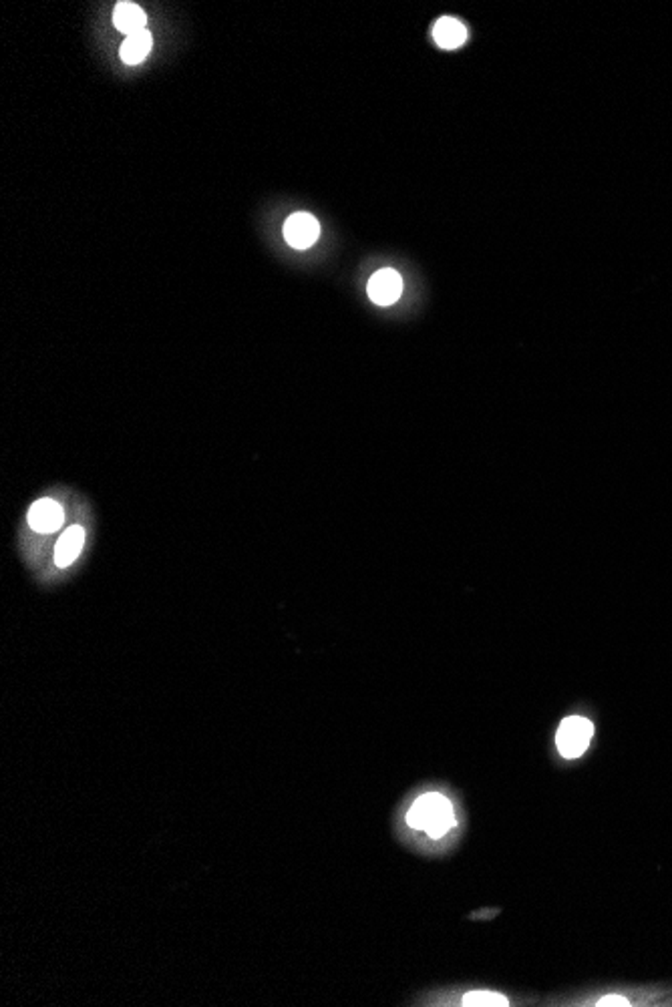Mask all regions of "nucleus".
<instances>
[{
    "instance_id": "f257e3e1",
    "label": "nucleus",
    "mask_w": 672,
    "mask_h": 1007,
    "mask_svg": "<svg viewBox=\"0 0 672 1007\" xmlns=\"http://www.w3.org/2000/svg\"><path fill=\"white\" fill-rule=\"evenodd\" d=\"M407 822L411 829L425 830L431 838H441L455 827L453 806L445 797L437 795V792L423 795L411 806V811L407 813Z\"/></svg>"
},
{
    "instance_id": "f03ea898",
    "label": "nucleus",
    "mask_w": 672,
    "mask_h": 1007,
    "mask_svg": "<svg viewBox=\"0 0 672 1007\" xmlns=\"http://www.w3.org/2000/svg\"><path fill=\"white\" fill-rule=\"evenodd\" d=\"M592 736H594V726L588 718L584 716H568L558 728L556 744L560 755L568 760L580 758L584 752L588 750Z\"/></svg>"
},
{
    "instance_id": "7ed1b4c3",
    "label": "nucleus",
    "mask_w": 672,
    "mask_h": 1007,
    "mask_svg": "<svg viewBox=\"0 0 672 1007\" xmlns=\"http://www.w3.org/2000/svg\"><path fill=\"white\" fill-rule=\"evenodd\" d=\"M369 298L378 306H391L397 302L402 294V277L391 268L378 269L369 280L367 285Z\"/></svg>"
},
{
    "instance_id": "20e7f679",
    "label": "nucleus",
    "mask_w": 672,
    "mask_h": 1007,
    "mask_svg": "<svg viewBox=\"0 0 672 1007\" xmlns=\"http://www.w3.org/2000/svg\"><path fill=\"white\" fill-rule=\"evenodd\" d=\"M320 226L311 213H295L284 224V237L296 250H306L319 240Z\"/></svg>"
},
{
    "instance_id": "39448f33",
    "label": "nucleus",
    "mask_w": 672,
    "mask_h": 1007,
    "mask_svg": "<svg viewBox=\"0 0 672 1007\" xmlns=\"http://www.w3.org/2000/svg\"><path fill=\"white\" fill-rule=\"evenodd\" d=\"M65 521L62 507L53 499H41L29 511V525L37 533H54Z\"/></svg>"
},
{
    "instance_id": "423d86ee",
    "label": "nucleus",
    "mask_w": 672,
    "mask_h": 1007,
    "mask_svg": "<svg viewBox=\"0 0 672 1007\" xmlns=\"http://www.w3.org/2000/svg\"><path fill=\"white\" fill-rule=\"evenodd\" d=\"M83 543H85V531L77 525L69 527L59 539L57 547H54V563H57L59 567L71 565V563L79 557V553H81Z\"/></svg>"
},
{
    "instance_id": "0eeeda50",
    "label": "nucleus",
    "mask_w": 672,
    "mask_h": 1007,
    "mask_svg": "<svg viewBox=\"0 0 672 1007\" xmlns=\"http://www.w3.org/2000/svg\"><path fill=\"white\" fill-rule=\"evenodd\" d=\"M433 38L441 49H460L468 41V29L457 19H441L433 29Z\"/></svg>"
},
{
    "instance_id": "6e6552de",
    "label": "nucleus",
    "mask_w": 672,
    "mask_h": 1007,
    "mask_svg": "<svg viewBox=\"0 0 672 1007\" xmlns=\"http://www.w3.org/2000/svg\"><path fill=\"white\" fill-rule=\"evenodd\" d=\"M113 22L123 35L129 37V35L139 33V30H145L147 17H145L144 9L137 6L136 3H120L115 6Z\"/></svg>"
},
{
    "instance_id": "1a4fd4ad",
    "label": "nucleus",
    "mask_w": 672,
    "mask_h": 1007,
    "mask_svg": "<svg viewBox=\"0 0 672 1007\" xmlns=\"http://www.w3.org/2000/svg\"><path fill=\"white\" fill-rule=\"evenodd\" d=\"M152 45L153 38L147 29L139 30L136 35H129L121 45L123 62H128V65H139L141 61H145L149 51H152Z\"/></svg>"
},
{
    "instance_id": "9d476101",
    "label": "nucleus",
    "mask_w": 672,
    "mask_h": 1007,
    "mask_svg": "<svg viewBox=\"0 0 672 1007\" xmlns=\"http://www.w3.org/2000/svg\"><path fill=\"white\" fill-rule=\"evenodd\" d=\"M463 1005H510L508 997H503L500 994H494V991H471L463 997Z\"/></svg>"
},
{
    "instance_id": "9b49d317",
    "label": "nucleus",
    "mask_w": 672,
    "mask_h": 1007,
    "mask_svg": "<svg viewBox=\"0 0 672 1007\" xmlns=\"http://www.w3.org/2000/svg\"><path fill=\"white\" fill-rule=\"evenodd\" d=\"M598 1005H602V1007H604V1005H618V1007H626V1005H630V1003H628V999H626V997H622V995H608V997H602V999H600Z\"/></svg>"
}]
</instances>
